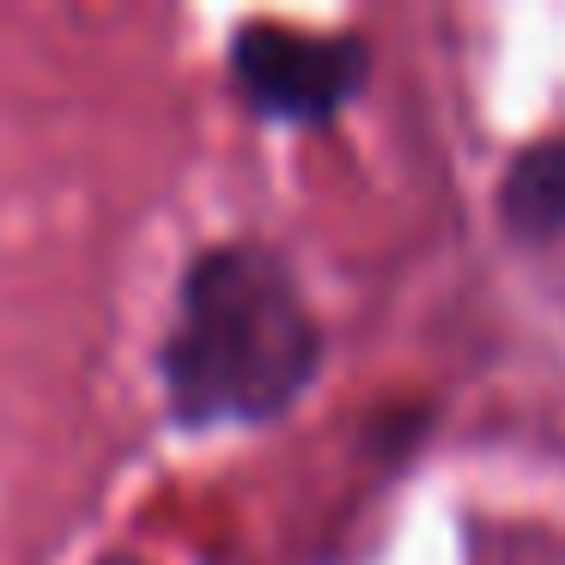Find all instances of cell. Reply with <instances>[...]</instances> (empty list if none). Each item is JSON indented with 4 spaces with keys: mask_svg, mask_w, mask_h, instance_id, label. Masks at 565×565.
I'll return each instance as SVG.
<instances>
[{
    "mask_svg": "<svg viewBox=\"0 0 565 565\" xmlns=\"http://www.w3.org/2000/svg\"><path fill=\"white\" fill-rule=\"evenodd\" d=\"M317 317L280 256L256 244H225L189 268L177 292L164 383L183 419L237 426L268 419L317 371Z\"/></svg>",
    "mask_w": 565,
    "mask_h": 565,
    "instance_id": "obj_1",
    "label": "cell"
},
{
    "mask_svg": "<svg viewBox=\"0 0 565 565\" xmlns=\"http://www.w3.org/2000/svg\"><path fill=\"white\" fill-rule=\"evenodd\" d=\"M504 225L516 237L565 232V135L529 147L504 177Z\"/></svg>",
    "mask_w": 565,
    "mask_h": 565,
    "instance_id": "obj_3",
    "label": "cell"
},
{
    "mask_svg": "<svg viewBox=\"0 0 565 565\" xmlns=\"http://www.w3.org/2000/svg\"><path fill=\"white\" fill-rule=\"evenodd\" d=\"M359 74H365V55L341 38H305V31H244L237 38V79L249 104L280 122H317L341 110Z\"/></svg>",
    "mask_w": 565,
    "mask_h": 565,
    "instance_id": "obj_2",
    "label": "cell"
}]
</instances>
